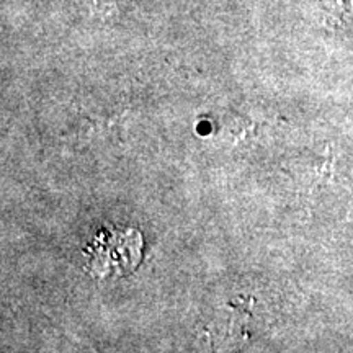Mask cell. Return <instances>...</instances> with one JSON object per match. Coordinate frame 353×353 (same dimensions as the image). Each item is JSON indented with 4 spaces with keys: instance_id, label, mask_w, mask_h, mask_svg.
I'll return each instance as SVG.
<instances>
[{
    "instance_id": "6da1fadb",
    "label": "cell",
    "mask_w": 353,
    "mask_h": 353,
    "mask_svg": "<svg viewBox=\"0 0 353 353\" xmlns=\"http://www.w3.org/2000/svg\"><path fill=\"white\" fill-rule=\"evenodd\" d=\"M141 247V234L134 229L101 232L87 249L88 270L100 278L126 275L139 263Z\"/></svg>"
}]
</instances>
